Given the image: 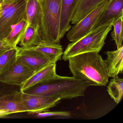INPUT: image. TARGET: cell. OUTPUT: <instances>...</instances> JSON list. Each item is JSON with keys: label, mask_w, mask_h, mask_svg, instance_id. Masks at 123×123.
<instances>
[{"label": "cell", "mask_w": 123, "mask_h": 123, "mask_svg": "<svg viewBox=\"0 0 123 123\" xmlns=\"http://www.w3.org/2000/svg\"><path fill=\"white\" fill-rule=\"evenodd\" d=\"M90 86L84 80L74 77H57L24 91L28 94L40 95L62 99H70L83 96Z\"/></svg>", "instance_id": "7a4b0ae2"}, {"label": "cell", "mask_w": 123, "mask_h": 123, "mask_svg": "<svg viewBox=\"0 0 123 123\" xmlns=\"http://www.w3.org/2000/svg\"><path fill=\"white\" fill-rule=\"evenodd\" d=\"M6 50H2V49H0V55H1Z\"/></svg>", "instance_id": "4316f807"}, {"label": "cell", "mask_w": 123, "mask_h": 123, "mask_svg": "<svg viewBox=\"0 0 123 123\" xmlns=\"http://www.w3.org/2000/svg\"></svg>", "instance_id": "f1b7e54d"}, {"label": "cell", "mask_w": 123, "mask_h": 123, "mask_svg": "<svg viewBox=\"0 0 123 123\" xmlns=\"http://www.w3.org/2000/svg\"><path fill=\"white\" fill-rule=\"evenodd\" d=\"M26 0H3L0 13V39L6 38L12 27L26 18Z\"/></svg>", "instance_id": "5b68a950"}, {"label": "cell", "mask_w": 123, "mask_h": 123, "mask_svg": "<svg viewBox=\"0 0 123 123\" xmlns=\"http://www.w3.org/2000/svg\"><path fill=\"white\" fill-rule=\"evenodd\" d=\"M123 15V0H111L92 30L106 24L113 19L115 20Z\"/></svg>", "instance_id": "5bb4252c"}, {"label": "cell", "mask_w": 123, "mask_h": 123, "mask_svg": "<svg viewBox=\"0 0 123 123\" xmlns=\"http://www.w3.org/2000/svg\"><path fill=\"white\" fill-rule=\"evenodd\" d=\"M56 63H51L34 73L21 86L20 90L24 92L28 89L54 79L58 76L56 73Z\"/></svg>", "instance_id": "30bf717a"}, {"label": "cell", "mask_w": 123, "mask_h": 123, "mask_svg": "<svg viewBox=\"0 0 123 123\" xmlns=\"http://www.w3.org/2000/svg\"><path fill=\"white\" fill-rule=\"evenodd\" d=\"M9 47L7 46L0 39V49L2 50H7L8 49H10Z\"/></svg>", "instance_id": "cb8c5ba5"}, {"label": "cell", "mask_w": 123, "mask_h": 123, "mask_svg": "<svg viewBox=\"0 0 123 123\" xmlns=\"http://www.w3.org/2000/svg\"><path fill=\"white\" fill-rule=\"evenodd\" d=\"M11 114L9 112L5 110H0V117L5 116Z\"/></svg>", "instance_id": "d4e9b609"}, {"label": "cell", "mask_w": 123, "mask_h": 123, "mask_svg": "<svg viewBox=\"0 0 123 123\" xmlns=\"http://www.w3.org/2000/svg\"><path fill=\"white\" fill-rule=\"evenodd\" d=\"M111 0H105L87 14L68 31L67 37L71 42H74L92 30L101 14L106 9Z\"/></svg>", "instance_id": "8992f818"}, {"label": "cell", "mask_w": 123, "mask_h": 123, "mask_svg": "<svg viewBox=\"0 0 123 123\" xmlns=\"http://www.w3.org/2000/svg\"><path fill=\"white\" fill-rule=\"evenodd\" d=\"M123 15L114 20L112 24L113 30L111 33V37L116 43L117 49H119L123 46Z\"/></svg>", "instance_id": "7402d4cb"}, {"label": "cell", "mask_w": 123, "mask_h": 123, "mask_svg": "<svg viewBox=\"0 0 123 123\" xmlns=\"http://www.w3.org/2000/svg\"><path fill=\"white\" fill-rule=\"evenodd\" d=\"M0 110L10 114L27 112L23 98V92L15 91L0 96Z\"/></svg>", "instance_id": "8fae6325"}, {"label": "cell", "mask_w": 123, "mask_h": 123, "mask_svg": "<svg viewBox=\"0 0 123 123\" xmlns=\"http://www.w3.org/2000/svg\"><path fill=\"white\" fill-rule=\"evenodd\" d=\"M98 53L87 52L70 58L69 67L73 77L90 86H106L109 77L105 60Z\"/></svg>", "instance_id": "6da1fadb"}, {"label": "cell", "mask_w": 123, "mask_h": 123, "mask_svg": "<svg viewBox=\"0 0 123 123\" xmlns=\"http://www.w3.org/2000/svg\"><path fill=\"white\" fill-rule=\"evenodd\" d=\"M0 96H1V95H0Z\"/></svg>", "instance_id": "83f0119b"}, {"label": "cell", "mask_w": 123, "mask_h": 123, "mask_svg": "<svg viewBox=\"0 0 123 123\" xmlns=\"http://www.w3.org/2000/svg\"><path fill=\"white\" fill-rule=\"evenodd\" d=\"M107 91L117 104L121 100L123 95V79L118 76L114 77L107 87Z\"/></svg>", "instance_id": "44dd1931"}, {"label": "cell", "mask_w": 123, "mask_h": 123, "mask_svg": "<svg viewBox=\"0 0 123 123\" xmlns=\"http://www.w3.org/2000/svg\"><path fill=\"white\" fill-rule=\"evenodd\" d=\"M107 59L105 60L109 77H114L123 73V46L113 51L105 52Z\"/></svg>", "instance_id": "4fadbf2b"}, {"label": "cell", "mask_w": 123, "mask_h": 123, "mask_svg": "<svg viewBox=\"0 0 123 123\" xmlns=\"http://www.w3.org/2000/svg\"><path fill=\"white\" fill-rule=\"evenodd\" d=\"M80 0H61L60 36L62 39L71 28V21Z\"/></svg>", "instance_id": "7c38bea8"}, {"label": "cell", "mask_w": 123, "mask_h": 123, "mask_svg": "<svg viewBox=\"0 0 123 123\" xmlns=\"http://www.w3.org/2000/svg\"><path fill=\"white\" fill-rule=\"evenodd\" d=\"M26 48L43 54L54 63L61 60L63 54V49L60 44L49 43L43 41H41L33 46Z\"/></svg>", "instance_id": "9a60e30c"}, {"label": "cell", "mask_w": 123, "mask_h": 123, "mask_svg": "<svg viewBox=\"0 0 123 123\" xmlns=\"http://www.w3.org/2000/svg\"><path fill=\"white\" fill-rule=\"evenodd\" d=\"M18 47L11 48L0 55V75L8 70L17 60Z\"/></svg>", "instance_id": "d6986e66"}, {"label": "cell", "mask_w": 123, "mask_h": 123, "mask_svg": "<svg viewBox=\"0 0 123 123\" xmlns=\"http://www.w3.org/2000/svg\"><path fill=\"white\" fill-rule=\"evenodd\" d=\"M41 25L40 36L43 41L60 44L61 0H40Z\"/></svg>", "instance_id": "277c9868"}, {"label": "cell", "mask_w": 123, "mask_h": 123, "mask_svg": "<svg viewBox=\"0 0 123 123\" xmlns=\"http://www.w3.org/2000/svg\"><path fill=\"white\" fill-rule=\"evenodd\" d=\"M17 60L31 68L34 73L52 63L48 57L43 54L22 47H18Z\"/></svg>", "instance_id": "9c48e42d"}, {"label": "cell", "mask_w": 123, "mask_h": 123, "mask_svg": "<svg viewBox=\"0 0 123 123\" xmlns=\"http://www.w3.org/2000/svg\"><path fill=\"white\" fill-rule=\"evenodd\" d=\"M114 20L93 29L78 41L69 43L63 52L62 59L68 61L72 57L87 52L98 53L105 44V40L112 29Z\"/></svg>", "instance_id": "3957f363"}, {"label": "cell", "mask_w": 123, "mask_h": 123, "mask_svg": "<svg viewBox=\"0 0 123 123\" xmlns=\"http://www.w3.org/2000/svg\"><path fill=\"white\" fill-rule=\"evenodd\" d=\"M37 116L38 118H43L51 117L69 118L71 116L70 112L67 111H46L37 113Z\"/></svg>", "instance_id": "603a6c76"}, {"label": "cell", "mask_w": 123, "mask_h": 123, "mask_svg": "<svg viewBox=\"0 0 123 123\" xmlns=\"http://www.w3.org/2000/svg\"><path fill=\"white\" fill-rule=\"evenodd\" d=\"M34 73L31 68L16 60L8 70L0 75V82L20 87Z\"/></svg>", "instance_id": "ba28073f"}, {"label": "cell", "mask_w": 123, "mask_h": 123, "mask_svg": "<svg viewBox=\"0 0 123 123\" xmlns=\"http://www.w3.org/2000/svg\"><path fill=\"white\" fill-rule=\"evenodd\" d=\"M25 12L28 23L38 29L40 36L42 11L39 0H26Z\"/></svg>", "instance_id": "2e32d148"}, {"label": "cell", "mask_w": 123, "mask_h": 123, "mask_svg": "<svg viewBox=\"0 0 123 123\" xmlns=\"http://www.w3.org/2000/svg\"><path fill=\"white\" fill-rule=\"evenodd\" d=\"M23 98L27 112L30 114L47 111L56 105L61 100L57 98L28 94L24 92Z\"/></svg>", "instance_id": "52a82bcc"}, {"label": "cell", "mask_w": 123, "mask_h": 123, "mask_svg": "<svg viewBox=\"0 0 123 123\" xmlns=\"http://www.w3.org/2000/svg\"><path fill=\"white\" fill-rule=\"evenodd\" d=\"M2 2L0 3V13L1 12V9H2Z\"/></svg>", "instance_id": "484cf974"}, {"label": "cell", "mask_w": 123, "mask_h": 123, "mask_svg": "<svg viewBox=\"0 0 123 123\" xmlns=\"http://www.w3.org/2000/svg\"><path fill=\"white\" fill-rule=\"evenodd\" d=\"M41 40L38 29L29 24L20 42L22 47L26 48L34 46Z\"/></svg>", "instance_id": "ffe728a7"}, {"label": "cell", "mask_w": 123, "mask_h": 123, "mask_svg": "<svg viewBox=\"0 0 123 123\" xmlns=\"http://www.w3.org/2000/svg\"><path fill=\"white\" fill-rule=\"evenodd\" d=\"M105 0H80L71 21L76 24Z\"/></svg>", "instance_id": "ac0fdd59"}, {"label": "cell", "mask_w": 123, "mask_h": 123, "mask_svg": "<svg viewBox=\"0 0 123 123\" xmlns=\"http://www.w3.org/2000/svg\"><path fill=\"white\" fill-rule=\"evenodd\" d=\"M29 24L26 18H24L12 27L10 33L2 41L10 48L17 47Z\"/></svg>", "instance_id": "e0dca14e"}]
</instances>
